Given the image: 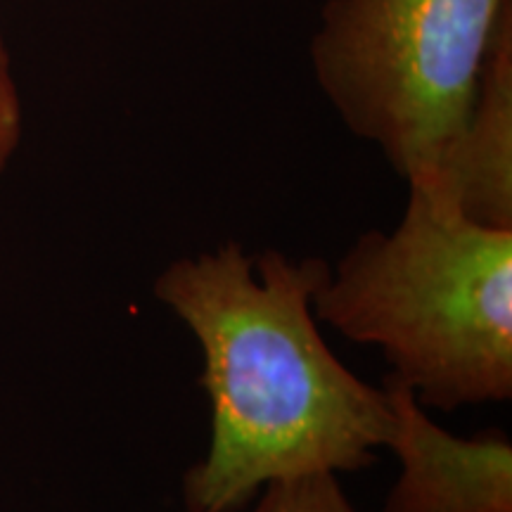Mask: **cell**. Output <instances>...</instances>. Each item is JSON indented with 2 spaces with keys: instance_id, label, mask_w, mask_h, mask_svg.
<instances>
[{
  "instance_id": "52a82bcc",
  "label": "cell",
  "mask_w": 512,
  "mask_h": 512,
  "mask_svg": "<svg viewBox=\"0 0 512 512\" xmlns=\"http://www.w3.org/2000/svg\"><path fill=\"white\" fill-rule=\"evenodd\" d=\"M24 133V112L12 60L0 29V174L8 169Z\"/></svg>"
},
{
  "instance_id": "3957f363",
  "label": "cell",
  "mask_w": 512,
  "mask_h": 512,
  "mask_svg": "<svg viewBox=\"0 0 512 512\" xmlns=\"http://www.w3.org/2000/svg\"><path fill=\"white\" fill-rule=\"evenodd\" d=\"M512 0H328L316 83L406 185L437 181L463 131Z\"/></svg>"
},
{
  "instance_id": "8992f818",
  "label": "cell",
  "mask_w": 512,
  "mask_h": 512,
  "mask_svg": "<svg viewBox=\"0 0 512 512\" xmlns=\"http://www.w3.org/2000/svg\"><path fill=\"white\" fill-rule=\"evenodd\" d=\"M252 512H361L344 494L337 475L318 472L266 484Z\"/></svg>"
},
{
  "instance_id": "5b68a950",
  "label": "cell",
  "mask_w": 512,
  "mask_h": 512,
  "mask_svg": "<svg viewBox=\"0 0 512 512\" xmlns=\"http://www.w3.org/2000/svg\"><path fill=\"white\" fill-rule=\"evenodd\" d=\"M434 188L467 219L512 228V17L503 22L486 60L463 131Z\"/></svg>"
},
{
  "instance_id": "277c9868",
  "label": "cell",
  "mask_w": 512,
  "mask_h": 512,
  "mask_svg": "<svg viewBox=\"0 0 512 512\" xmlns=\"http://www.w3.org/2000/svg\"><path fill=\"white\" fill-rule=\"evenodd\" d=\"M394 411L387 448L399 477L382 512H512V444L501 432L444 430L406 384L384 380Z\"/></svg>"
},
{
  "instance_id": "7a4b0ae2",
  "label": "cell",
  "mask_w": 512,
  "mask_h": 512,
  "mask_svg": "<svg viewBox=\"0 0 512 512\" xmlns=\"http://www.w3.org/2000/svg\"><path fill=\"white\" fill-rule=\"evenodd\" d=\"M318 323L382 351L425 408L512 399V228L408 185L396 226L363 233L313 297Z\"/></svg>"
},
{
  "instance_id": "6da1fadb",
  "label": "cell",
  "mask_w": 512,
  "mask_h": 512,
  "mask_svg": "<svg viewBox=\"0 0 512 512\" xmlns=\"http://www.w3.org/2000/svg\"><path fill=\"white\" fill-rule=\"evenodd\" d=\"M328 268L226 242L155 278V297L195 337L211 408L207 456L183 482L188 512H233L278 479L354 472L387 448V389L351 373L318 328Z\"/></svg>"
}]
</instances>
